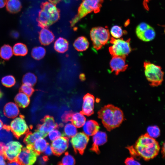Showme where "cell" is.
Here are the masks:
<instances>
[{"instance_id": "obj_11", "label": "cell", "mask_w": 165, "mask_h": 165, "mask_svg": "<svg viewBox=\"0 0 165 165\" xmlns=\"http://www.w3.org/2000/svg\"><path fill=\"white\" fill-rule=\"evenodd\" d=\"M23 146L17 141H11L5 145L3 155L9 161L16 160Z\"/></svg>"}, {"instance_id": "obj_47", "label": "cell", "mask_w": 165, "mask_h": 165, "mask_svg": "<svg viewBox=\"0 0 165 165\" xmlns=\"http://www.w3.org/2000/svg\"><path fill=\"white\" fill-rule=\"evenodd\" d=\"M150 0H143V4L145 8L147 10L148 9V3Z\"/></svg>"}, {"instance_id": "obj_37", "label": "cell", "mask_w": 165, "mask_h": 165, "mask_svg": "<svg viewBox=\"0 0 165 165\" xmlns=\"http://www.w3.org/2000/svg\"><path fill=\"white\" fill-rule=\"evenodd\" d=\"M49 139L53 141L56 139L62 136H64L62 133L57 128H55L49 132L48 134Z\"/></svg>"}, {"instance_id": "obj_42", "label": "cell", "mask_w": 165, "mask_h": 165, "mask_svg": "<svg viewBox=\"0 0 165 165\" xmlns=\"http://www.w3.org/2000/svg\"><path fill=\"white\" fill-rule=\"evenodd\" d=\"M5 145L4 142H0V154L3 155V152Z\"/></svg>"}, {"instance_id": "obj_51", "label": "cell", "mask_w": 165, "mask_h": 165, "mask_svg": "<svg viewBox=\"0 0 165 165\" xmlns=\"http://www.w3.org/2000/svg\"><path fill=\"white\" fill-rule=\"evenodd\" d=\"M2 93L1 91L0 90V97H1L2 96Z\"/></svg>"}, {"instance_id": "obj_41", "label": "cell", "mask_w": 165, "mask_h": 165, "mask_svg": "<svg viewBox=\"0 0 165 165\" xmlns=\"http://www.w3.org/2000/svg\"><path fill=\"white\" fill-rule=\"evenodd\" d=\"M127 148L132 155L134 156H138L134 147L130 146L128 147Z\"/></svg>"}, {"instance_id": "obj_8", "label": "cell", "mask_w": 165, "mask_h": 165, "mask_svg": "<svg viewBox=\"0 0 165 165\" xmlns=\"http://www.w3.org/2000/svg\"><path fill=\"white\" fill-rule=\"evenodd\" d=\"M39 155L33 149L32 145H27L22 148L16 160L20 164L32 165Z\"/></svg>"}, {"instance_id": "obj_21", "label": "cell", "mask_w": 165, "mask_h": 165, "mask_svg": "<svg viewBox=\"0 0 165 165\" xmlns=\"http://www.w3.org/2000/svg\"><path fill=\"white\" fill-rule=\"evenodd\" d=\"M73 46L77 51L82 52L86 51L89 48V42L85 37L81 36L78 37L75 40Z\"/></svg>"}, {"instance_id": "obj_35", "label": "cell", "mask_w": 165, "mask_h": 165, "mask_svg": "<svg viewBox=\"0 0 165 165\" xmlns=\"http://www.w3.org/2000/svg\"><path fill=\"white\" fill-rule=\"evenodd\" d=\"M75 163V160L74 157L68 152H66L60 163V164L73 165Z\"/></svg>"}, {"instance_id": "obj_45", "label": "cell", "mask_w": 165, "mask_h": 165, "mask_svg": "<svg viewBox=\"0 0 165 165\" xmlns=\"http://www.w3.org/2000/svg\"><path fill=\"white\" fill-rule=\"evenodd\" d=\"M8 165H20L19 163L16 160L9 161L8 163Z\"/></svg>"}, {"instance_id": "obj_43", "label": "cell", "mask_w": 165, "mask_h": 165, "mask_svg": "<svg viewBox=\"0 0 165 165\" xmlns=\"http://www.w3.org/2000/svg\"><path fill=\"white\" fill-rule=\"evenodd\" d=\"M11 35L13 38L15 39L18 38L19 36V33L17 31H14L11 32Z\"/></svg>"}, {"instance_id": "obj_29", "label": "cell", "mask_w": 165, "mask_h": 165, "mask_svg": "<svg viewBox=\"0 0 165 165\" xmlns=\"http://www.w3.org/2000/svg\"><path fill=\"white\" fill-rule=\"evenodd\" d=\"M13 51L14 55L16 56H24L28 53V49L25 44L18 42L14 45Z\"/></svg>"}, {"instance_id": "obj_48", "label": "cell", "mask_w": 165, "mask_h": 165, "mask_svg": "<svg viewBox=\"0 0 165 165\" xmlns=\"http://www.w3.org/2000/svg\"><path fill=\"white\" fill-rule=\"evenodd\" d=\"M61 0H49V1L50 2L56 5L57 4L59 3Z\"/></svg>"}, {"instance_id": "obj_31", "label": "cell", "mask_w": 165, "mask_h": 165, "mask_svg": "<svg viewBox=\"0 0 165 165\" xmlns=\"http://www.w3.org/2000/svg\"><path fill=\"white\" fill-rule=\"evenodd\" d=\"M46 54L45 49L41 46L33 48L31 52V56L35 60H39L42 59Z\"/></svg>"}, {"instance_id": "obj_4", "label": "cell", "mask_w": 165, "mask_h": 165, "mask_svg": "<svg viewBox=\"0 0 165 165\" xmlns=\"http://www.w3.org/2000/svg\"><path fill=\"white\" fill-rule=\"evenodd\" d=\"M104 0H83L78 8L77 14L70 21L71 27H74L88 14L92 12L95 13H99Z\"/></svg>"}, {"instance_id": "obj_16", "label": "cell", "mask_w": 165, "mask_h": 165, "mask_svg": "<svg viewBox=\"0 0 165 165\" xmlns=\"http://www.w3.org/2000/svg\"><path fill=\"white\" fill-rule=\"evenodd\" d=\"M95 98L91 94H86L83 98L81 112L85 116H90L94 112Z\"/></svg>"}, {"instance_id": "obj_40", "label": "cell", "mask_w": 165, "mask_h": 165, "mask_svg": "<svg viewBox=\"0 0 165 165\" xmlns=\"http://www.w3.org/2000/svg\"><path fill=\"white\" fill-rule=\"evenodd\" d=\"M43 152H44L45 155L47 157L50 156L53 153L51 145L48 144Z\"/></svg>"}, {"instance_id": "obj_9", "label": "cell", "mask_w": 165, "mask_h": 165, "mask_svg": "<svg viewBox=\"0 0 165 165\" xmlns=\"http://www.w3.org/2000/svg\"><path fill=\"white\" fill-rule=\"evenodd\" d=\"M9 127L13 135L18 138L27 134L29 130L28 126L22 115L14 118Z\"/></svg>"}, {"instance_id": "obj_6", "label": "cell", "mask_w": 165, "mask_h": 165, "mask_svg": "<svg viewBox=\"0 0 165 165\" xmlns=\"http://www.w3.org/2000/svg\"><path fill=\"white\" fill-rule=\"evenodd\" d=\"M90 35L93 48L96 50L101 49L106 44L110 38L108 30L101 27L92 28Z\"/></svg>"}, {"instance_id": "obj_44", "label": "cell", "mask_w": 165, "mask_h": 165, "mask_svg": "<svg viewBox=\"0 0 165 165\" xmlns=\"http://www.w3.org/2000/svg\"><path fill=\"white\" fill-rule=\"evenodd\" d=\"M5 159L3 155L0 154V165H4L6 164L5 160Z\"/></svg>"}, {"instance_id": "obj_12", "label": "cell", "mask_w": 165, "mask_h": 165, "mask_svg": "<svg viewBox=\"0 0 165 165\" xmlns=\"http://www.w3.org/2000/svg\"><path fill=\"white\" fill-rule=\"evenodd\" d=\"M89 141V137L83 132H79L71 138V143L74 150L82 154Z\"/></svg>"}, {"instance_id": "obj_5", "label": "cell", "mask_w": 165, "mask_h": 165, "mask_svg": "<svg viewBox=\"0 0 165 165\" xmlns=\"http://www.w3.org/2000/svg\"><path fill=\"white\" fill-rule=\"evenodd\" d=\"M143 64L145 75L150 85L156 87L161 85L164 76L161 68L149 61H145Z\"/></svg>"}, {"instance_id": "obj_24", "label": "cell", "mask_w": 165, "mask_h": 165, "mask_svg": "<svg viewBox=\"0 0 165 165\" xmlns=\"http://www.w3.org/2000/svg\"><path fill=\"white\" fill-rule=\"evenodd\" d=\"M14 100L16 103L19 107L25 108L29 104L30 99L29 97L25 94L20 92L15 96Z\"/></svg>"}, {"instance_id": "obj_15", "label": "cell", "mask_w": 165, "mask_h": 165, "mask_svg": "<svg viewBox=\"0 0 165 165\" xmlns=\"http://www.w3.org/2000/svg\"><path fill=\"white\" fill-rule=\"evenodd\" d=\"M41 124L39 125L37 130L42 133L45 137L48 133L58 126L53 117L47 115L42 119Z\"/></svg>"}, {"instance_id": "obj_50", "label": "cell", "mask_w": 165, "mask_h": 165, "mask_svg": "<svg viewBox=\"0 0 165 165\" xmlns=\"http://www.w3.org/2000/svg\"><path fill=\"white\" fill-rule=\"evenodd\" d=\"M3 125L2 120L0 119V130H1L3 128Z\"/></svg>"}, {"instance_id": "obj_34", "label": "cell", "mask_w": 165, "mask_h": 165, "mask_svg": "<svg viewBox=\"0 0 165 165\" xmlns=\"http://www.w3.org/2000/svg\"><path fill=\"white\" fill-rule=\"evenodd\" d=\"M160 130L156 126H149L147 129V134L150 137L155 138L160 135Z\"/></svg>"}, {"instance_id": "obj_25", "label": "cell", "mask_w": 165, "mask_h": 165, "mask_svg": "<svg viewBox=\"0 0 165 165\" xmlns=\"http://www.w3.org/2000/svg\"><path fill=\"white\" fill-rule=\"evenodd\" d=\"M70 121L77 128L82 127L86 121L85 115L81 112L72 114Z\"/></svg>"}, {"instance_id": "obj_26", "label": "cell", "mask_w": 165, "mask_h": 165, "mask_svg": "<svg viewBox=\"0 0 165 165\" xmlns=\"http://www.w3.org/2000/svg\"><path fill=\"white\" fill-rule=\"evenodd\" d=\"M6 4L7 10L12 13H18L22 8L21 3L19 0H8Z\"/></svg>"}, {"instance_id": "obj_18", "label": "cell", "mask_w": 165, "mask_h": 165, "mask_svg": "<svg viewBox=\"0 0 165 165\" xmlns=\"http://www.w3.org/2000/svg\"><path fill=\"white\" fill-rule=\"evenodd\" d=\"M82 127L83 132L88 137L92 136L100 128L98 123L93 120H86Z\"/></svg>"}, {"instance_id": "obj_30", "label": "cell", "mask_w": 165, "mask_h": 165, "mask_svg": "<svg viewBox=\"0 0 165 165\" xmlns=\"http://www.w3.org/2000/svg\"><path fill=\"white\" fill-rule=\"evenodd\" d=\"M13 51L12 47L8 44H5L0 49V57L5 60H9L12 56Z\"/></svg>"}, {"instance_id": "obj_7", "label": "cell", "mask_w": 165, "mask_h": 165, "mask_svg": "<svg viewBox=\"0 0 165 165\" xmlns=\"http://www.w3.org/2000/svg\"><path fill=\"white\" fill-rule=\"evenodd\" d=\"M130 41V38L125 40L122 38H111L110 42L112 45L109 48L110 53L112 57H126L131 50Z\"/></svg>"}, {"instance_id": "obj_1", "label": "cell", "mask_w": 165, "mask_h": 165, "mask_svg": "<svg viewBox=\"0 0 165 165\" xmlns=\"http://www.w3.org/2000/svg\"><path fill=\"white\" fill-rule=\"evenodd\" d=\"M98 115L104 126L108 131L118 127L124 119L123 111L112 104L102 107L98 112Z\"/></svg>"}, {"instance_id": "obj_10", "label": "cell", "mask_w": 165, "mask_h": 165, "mask_svg": "<svg viewBox=\"0 0 165 165\" xmlns=\"http://www.w3.org/2000/svg\"><path fill=\"white\" fill-rule=\"evenodd\" d=\"M136 34L140 39L144 42L152 41L156 36V33L154 28L144 22L140 23L137 27Z\"/></svg>"}, {"instance_id": "obj_14", "label": "cell", "mask_w": 165, "mask_h": 165, "mask_svg": "<svg viewBox=\"0 0 165 165\" xmlns=\"http://www.w3.org/2000/svg\"><path fill=\"white\" fill-rule=\"evenodd\" d=\"M126 57L120 56H113L109 64L112 72L116 75L125 71L127 68L128 65L126 62Z\"/></svg>"}, {"instance_id": "obj_33", "label": "cell", "mask_w": 165, "mask_h": 165, "mask_svg": "<svg viewBox=\"0 0 165 165\" xmlns=\"http://www.w3.org/2000/svg\"><path fill=\"white\" fill-rule=\"evenodd\" d=\"M1 82L4 86L9 88L14 86L16 81L15 77L13 75H8L2 78Z\"/></svg>"}, {"instance_id": "obj_17", "label": "cell", "mask_w": 165, "mask_h": 165, "mask_svg": "<svg viewBox=\"0 0 165 165\" xmlns=\"http://www.w3.org/2000/svg\"><path fill=\"white\" fill-rule=\"evenodd\" d=\"M92 136L93 144L91 149L99 153V147L104 144L107 141V135L105 132L98 131Z\"/></svg>"}, {"instance_id": "obj_22", "label": "cell", "mask_w": 165, "mask_h": 165, "mask_svg": "<svg viewBox=\"0 0 165 165\" xmlns=\"http://www.w3.org/2000/svg\"><path fill=\"white\" fill-rule=\"evenodd\" d=\"M69 43L66 39L61 37L58 38L55 42L54 48L57 52L64 53L68 50Z\"/></svg>"}, {"instance_id": "obj_46", "label": "cell", "mask_w": 165, "mask_h": 165, "mask_svg": "<svg viewBox=\"0 0 165 165\" xmlns=\"http://www.w3.org/2000/svg\"><path fill=\"white\" fill-rule=\"evenodd\" d=\"M7 0H0V8L4 7L6 5Z\"/></svg>"}, {"instance_id": "obj_39", "label": "cell", "mask_w": 165, "mask_h": 165, "mask_svg": "<svg viewBox=\"0 0 165 165\" xmlns=\"http://www.w3.org/2000/svg\"><path fill=\"white\" fill-rule=\"evenodd\" d=\"M125 163L126 165H140V163L136 160L133 157H130L127 158L125 160Z\"/></svg>"}, {"instance_id": "obj_38", "label": "cell", "mask_w": 165, "mask_h": 165, "mask_svg": "<svg viewBox=\"0 0 165 165\" xmlns=\"http://www.w3.org/2000/svg\"><path fill=\"white\" fill-rule=\"evenodd\" d=\"M20 90V92L25 94L28 96H31L35 91L34 89L32 86L24 84L21 85Z\"/></svg>"}, {"instance_id": "obj_27", "label": "cell", "mask_w": 165, "mask_h": 165, "mask_svg": "<svg viewBox=\"0 0 165 165\" xmlns=\"http://www.w3.org/2000/svg\"><path fill=\"white\" fill-rule=\"evenodd\" d=\"M48 144L44 138H41L36 140L32 145V147L34 150L40 155L44 152Z\"/></svg>"}, {"instance_id": "obj_23", "label": "cell", "mask_w": 165, "mask_h": 165, "mask_svg": "<svg viewBox=\"0 0 165 165\" xmlns=\"http://www.w3.org/2000/svg\"><path fill=\"white\" fill-rule=\"evenodd\" d=\"M24 139V143L27 145H32L37 139L45 138V136L37 130L33 132H28Z\"/></svg>"}, {"instance_id": "obj_36", "label": "cell", "mask_w": 165, "mask_h": 165, "mask_svg": "<svg viewBox=\"0 0 165 165\" xmlns=\"http://www.w3.org/2000/svg\"><path fill=\"white\" fill-rule=\"evenodd\" d=\"M122 28L119 26L114 25L112 27L110 33L113 38H120L123 34Z\"/></svg>"}, {"instance_id": "obj_32", "label": "cell", "mask_w": 165, "mask_h": 165, "mask_svg": "<svg viewBox=\"0 0 165 165\" xmlns=\"http://www.w3.org/2000/svg\"><path fill=\"white\" fill-rule=\"evenodd\" d=\"M37 81L36 75L31 72H28L24 75L22 82L24 84L32 86L35 85Z\"/></svg>"}, {"instance_id": "obj_20", "label": "cell", "mask_w": 165, "mask_h": 165, "mask_svg": "<svg viewBox=\"0 0 165 165\" xmlns=\"http://www.w3.org/2000/svg\"><path fill=\"white\" fill-rule=\"evenodd\" d=\"M4 113L6 116L9 118H14L17 117L19 113L18 106L13 102L7 103L4 107Z\"/></svg>"}, {"instance_id": "obj_3", "label": "cell", "mask_w": 165, "mask_h": 165, "mask_svg": "<svg viewBox=\"0 0 165 165\" xmlns=\"http://www.w3.org/2000/svg\"><path fill=\"white\" fill-rule=\"evenodd\" d=\"M41 9L37 19L38 25L41 28H47L60 19V11L56 5L49 2L41 3Z\"/></svg>"}, {"instance_id": "obj_28", "label": "cell", "mask_w": 165, "mask_h": 165, "mask_svg": "<svg viewBox=\"0 0 165 165\" xmlns=\"http://www.w3.org/2000/svg\"><path fill=\"white\" fill-rule=\"evenodd\" d=\"M78 133L77 128L71 122L65 124L64 128L63 136L72 138Z\"/></svg>"}, {"instance_id": "obj_2", "label": "cell", "mask_w": 165, "mask_h": 165, "mask_svg": "<svg viewBox=\"0 0 165 165\" xmlns=\"http://www.w3.org/2000/svg\"><path fill=\"white\" fill-rule=\"evenodd\" d=\"M134 148L138 156L145 160H149L155 157L160 150L158 142L147 133L138 138Z\"/></svg>"}, {"instance_id": "obj_13", "label": "cell", "mask_w": 165, "mask_h": 165, "mask_svg": "<svg viewBox=\"0 0 165 165\" xmlns=\"http://www.w3.org/2000/svg\"><path fill=\"white\" fill-rule=\"evenodd\" d=\"M51 146L54 155H61L67 149L69 146V140L65 136H61L52 141Z\"/></svg>"}, {"instance_id": "obj_19", "label": "cell", "mask_w": 165, "mask_h": 165, "mask_svg": "<svg viewBox=\"0 0 165 165\" xmlns=\"http://www.w3.org/2000/svg\"><path fill=\"white\" fill-rule=\"evenodd\" d=\"M55 36L53 33L47 28H43L39 33V39L41 44L47 46L54 40Z\"/></svg>"}, {"instance_id": "obj_49", "label": "cell", "mask_w": 165, "mask_h": 165, "mask_svg": "<svg viewBox=\"0 0 165 165\" xmlns=\"http://www.w3.org/2000/svg\"><path fill=\"white\" fill-rule=\"evenodd\" d=\"M161 152L162 154V155L164 157V155H165V143H163V144L162 149L161 150Z\"/></svg>"}]
</instances>
